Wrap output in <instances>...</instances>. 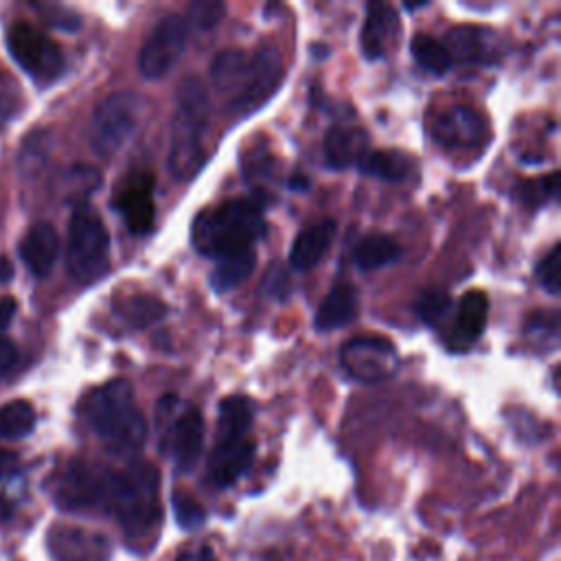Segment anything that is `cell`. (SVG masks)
Segmentation results:
<instances>
[{"label": "cell", "mask_w": 561, "mask_h": 561, "mask_svg": "<svg viewBox=\"0 0 561 561\" xmlns=\"http://www.w3.org/2000/svg\"><path fill=\"white\" fill-rule=\"evenodd\" d=\"M211 80L227 108L233 114H251L261 108L283 80V60L275 47L259 49L253 56L242 51H222L211 62Z\"/></svg>", "instance_id": "obj_1"}, {"label": "cell", "mask_w": 561, "mask_h": 561, "mask_svg": "<svg viewBox=\"0 0 561 561\" xmlns=\"http://www.w3.org/2000/svg\"><path fill=\"white\" fill-rule=\"evenodd\" d=\"M114 480L117 469H110L99 463H73L58 480L56 502L64 511H90L110 515Z\"/></svg>", "instance_id": "obj_7"}, {"label": "cell", "mask_w": 561, "mask_h": 561, "mask_svg": "<svg viewBox=\"0 0 561 561\" xmlns=\"http://www.w3.org/2000/svg\"><path fill=\"white\" fill-rule=\"evenodd\" d=\"M8 45L21 69L40 84H51L64 73L62 49L34 25L16 23Z\"/></svg>", "instance_id": "obj_9"}, {"label": "cell", "mask_w": 561, "mask_h": 561, "mask_svg": "<svg viewBox=\"0 0 561 561\" xmlns=\"http://www.w3.org/2000/svg\"><path fill=\"white\" fill-rule=\"evenodd\" d=\"M190 27L180 16H164L138 51V73L145 80H162L180 62Z\"/></svg>", "instance_id": "obj_11"}, {"label": "cell", "mask_w": 561, "mask_h": 561, "mask_svg": "<svg viewBox=\"0 0 561 561\" xmlns=\"http://www.w3.org/2000/svg\"><path fill=\"white\" fill-rule=\"evenodd\" d=\"M537 279L548 294L557 296L561 292V246L559 244H554L537 264Z\"/></svg>", "instance_id": "obj_34"}, {"label": "cell", "mask_w": 561, "mask_h": 561, "mask_svg": "<svg viewBox=\"0 0 561 561\" xmlns=\"http://www.w3.org/2000/svg\"><path fill=\"white\" fill-rule=\"evenodd\" d=\"M487 318H489L487 294L483 290H469L467 294H463L456 307V320L450 333V349L463 353L469 346H474L487 327Z\"/></svg>", "instance_id": "obj_18"}, {"label": "cell", "mask_w": 561, "mask_h": 561, "mask_svg": "<svg viewBox=\"0 0 561 561\" xmlns=\"http://www.w3.org/2000/svg\"><path fill=\"white\" fill-rule=\"evenodd\" d=\"M340 362L349 376L364 385H376L391 378L400 366L398 349L380 336H357L342 344Z\"/></svg>", "instance_id": "obj_10"}, {"label": "cell", "mask_w": 561, "mask_h": 561, "mask_svg": "<svg viewBox=\"0 0 561 561\" xmlns=\"http://www.w3.org/2000/svg\"><path fill=\"white\" fill-rule=\"evenodd\" d=\"M520 192H522L524 203H528L530 207L548 205L550 200L557 198V192H559V173L552 171V173H548V175L541 178V180L524 182Z\"/></svg>", "instance_id": "obj_33"}, {"label": "cell", "mask_w": 561, "mask_h": 561, "mask_svg": "<svg viewBox=\"0 0 561 561\" xmlns=\"http://www.w3.org/2000/svg\"><path fill=\"white\" fill-rule=\"evenodd\" d=\"M10 110H12V99L5 97V95H0V121L10 119V114H12Z\"/></svg>", "instance_id": "obj_42"}, {"label": "cell", "mask_w": 561, "mask_h": 561, "mask_svg": "<svg viewBox=\"0 0 561 561\" xmlns=\"http://www.w3.org/2000/svg\"><path fill=\"white\" fill-rule=\"evenodd\" d=\"M19 467V456L14 452L8 450H0V478L10 476L14 469Z\"/></svg>", "instance_id": "obj_39"}, {"label": "cell", "mask_w": 561, "mask_h": 561, "mask_svg": "<svg viewBox=\"0 0 561 561\" xmlns=\"http://www.w3.org/2000/svg\"><path fill=\"white\" fill-rule=\"evenodd\" d=\"M21 257L25 266L38 279L51 275L58 257H60V235L51 224H36L21 244Z\"/></svg>", "instance_id": "obj_21"}, {"label": "cell", "mask_w": 561, "mask_h": 561, "mask_svg": "<svg viewBox=\"0 0 561 561\" xmlns=\"http://www.w3.org/2000/svg\"><path fill=\"white\" fill-rule=\"evenodd\" d=\"M224 12V3H216V0H196L190 8V19L198 32H211L220 25Z\"/></svg>", "instance_id": "obj_35"}, {"label": "cell", "mask_w": 561, "mask_h": 561, "mask_svg": "<svg viewBox=\"0 0 561 561\" xmlns=\"http://www.w3.org/2000/svg\"><path fill=\"white\" fill-rule=\"evenodd\" d=\"M167 441L173 467L180 474L192 472L205 448V417L200 408L186 406L180 415H173Z\"/></svg>", "instance_id": "obj_15"}, {"label": "cell", "mask_w": 561, "mask_h": 561, "mask_svg": "<svg viewBox=\"0 0 561 561\" xmlns=\"http://www.w3.org/2000/svg\"><path fill=\"white\" fill-rule=\"evenodd\" d=\"M110 261V235L101 216L82 205L69 224L66 266L77 283H95Z\"/></svg>", "instance_id": "obj_6"}, {"label": "cell", "mask_w": 561, "mask_h": 561, "mask_svg": "<svg viewBox=\"0 0 561 561\" xmlns=\"http://www.w3.org/2000/svg\"><path fill=\"white\" fill-rule=\"evenodd\" d=\"M452 307V298L446 290H439V288H432V290H426L422 292V296L417 298L415 303V312L417 316L426 322V325H439L448 312Z\"/></svg>", "instance_id": "obj_32"}, {"label": "cell", "mask_w": 561, "mask_h": 561, "mask_svg": "<svg viewBox=\"0 0 561 561\" xmlns=\"http://www.w3.org/2000/svg\"><path fill=\"white\" fill-rule=\"evenodd\" d=\"M14 277V264L0 255V283H10Z\"/></svg>", "instance_id": "obj_41"}, {"label": "cell", "mask_w": 561, "mask_h": 561, "mask_svg": "<svg viewBox=\"0 0 561 561\" xmlns=\"http://www.w3.org/2000/svg\"><path fill=\"white\" fill-rule=\"evenodd\" d=\"M446 49L452 60H461L465 64H493L500 56L496 34L472 25L452 29L446 38Z\"/></svg>", "instance_id": "obj_19"}, {"label": "cell", "mask_w": 561, "mask_h": 561, "mask_svg": "<svg viewBox=\"0 0 561 561\" xmlns=\"http://www.w3.org/2000/svg\"><path fill=\"white\" fill-rule=\"evenodd\" d=\"M402 257V246L391 235H366L353 248V264L362 272L380 270L395 264Z\"/></svg>", "instance_id": "obj_24"}, {"label": "cell", "mask_w": 561, "mask_h": 561, "mask_svg": "<svg viewBox=\"0 0 561 561\" xmlns=\"http://www.w3.org/2000/svg\"><path fill=\"white\" fill-rule=\"evenodd\" d=\"M110 515L130 537H143L160 524V474L138 461L117 469V489Z\"/></svg>", "instance_id": "obj_5"}, {"label": "cell", "mask_w": 561, "mask_h": 561, "mask_svg": "<svg viewBox=\"0 0 561 561\" xmlns=\"http://www.w3.org/2000/svg\"><path fill=\"white\" fill-rule=\"evenodd\" d=\"M400 36V16L387 3H370L362 25V51L364 58L376 62L389 56Z\"/></svg>", "instance_id": "obj_17"}, {"label": "cell", "mask_w": 561, "mask_h": 561, "mask_svg": "<svg viewBox=\"0 0 561 561\" xmlns=\"http://www.w3.org/2000/svg\"><path fill=\"white\" fill-rule=\"evenodd\" d=\"M357 290L349 283H340L336 288H331V292L322 298L316 318H314V327L318 331H331V329H340L346 327L349 322L355 320L357 316Z\"/></svg>", "instance_id": "obj_23"}, {"label": "cell", "mask_w": 561, "mask_h": 561, "mask_svg": "<svg viewBox=\"0 0 561 561\" xmlns=\"http://www.w3.org/2000/svg\"><path fill=\"white\" fill-rule=\"evenodd\" d=\"M368 154V134L353 125H333L325 136V158L333 169L357 167Z\"/></svg>", "instance_id": "obj_20"}, {"label": "cell", "mask_w": 561, "mask_h": 561, "mask_svg": "<svg viewBox=\"0 0 561 561\" xmlns=\"http://www.w3.org/2000/svg\"><path fill=\"white\" fill-rule=\"evenodd\" d=\"M255 452H257V446L248 437L235 439V441H216V448L207 465L211 485L218 489L233 487L253 467Z\"/></svg>", "instance_id": "obj_16"}, {"label": "cell", "mask_w": 561, "mask_h": 561, "mask_svg": "<svg viewBox=\"0 0 561 561\" xmlns=\"http://www.w3.org/2000/svg\"><path fill=\"white\" fill-rule=\"evenodd\" d=\"M364 175L387 180V182H404L413 175L415 162L411 156L398 149H380L368 151L357 164Z\"/></svg>", "instance_id": "obj_25"}, {"label": "cell", "mask_w": 561, "mask_h": 561, "mask_svg": "<svg viewBox=\"0 0 561 561\" xmlns=\"http://www.w3.org/2000/svg\"><path fill=\"white\" fill-rule=\"evenodd\" d=\"M143 101L132 90H119L106 97L90 121V145L93 149L110 158L114 156L136 132Z\"/></svg>", "instance_id": "obj_8"}, {"label": "cell", "mask_w": 561, "mask_h": 561, "mask_svg": "<svg viewBox=\"0 0 561 561\" xmlns=\"http://www.w3.org/2000/svg\"><path fill=\"white\" fill-rule=\"evenodd\" d=\"M119 314L130 327L147 329V327H151V325H156L164 318L167 305L160 298L147 296V294L127 296L119 303Z\"/></svg>", "instance_id": "obj_28"}, {"label": "cell", "mask_w": 561, "mask_h": 561, "mask_svg": "<svg viewBox=\"0 0 561 561\" xmlns=\"http://www.w3.org/2000/svg\"><path fill=\"white\" fill-rule=\"evenodd\" d=\"M156 178L151 171H130L114 190V209L123 218L132 235H147L154 229L156 203H154Z\"/></svg>", "instance_id": "obj_12"}, {"label": "cell", "mask_w": 561, "mask_h": 561, "mask_svg": "<svg viewBox=\"0 0 561 561\" xmlns=\"http://www.w3.org/2000/svg\"><path fill=\"white\" fill-rule=\"evenodd\" d=\"M255 419V406L244 395L227 398L220 404L218 417V441H235L246 439Z\"/></svg>", "instance_id": "obj_26"}, {"label": "cell", "mask_w": 561, "mask_h": 561, "mask_svg": "<svg viewBox=\"0 0 561 561\" xmlns=\"http://www.w3.org/2000/svg\"><path fill=\"white\" fill-rule=\"evenodd\" d=\"M255 264H257L255 248L218 259L216 268L211 272V288L220 294L235 290L240 283H244L253 275Z\"/></svg>", "instance_id": "obj_27"}, {"label": "cell", "mask_w": 561, "mask_h": 561, "mask_svg": "<svg viewBox=\"0 0 561 561\" xmlns=\"http://www.w3.org/2000/svg\"><path fill=\"white\" fill-rule=\"evenodd\" d=\"M266 235V207L259 198H235L203 211L192 227L196 251L209 259H222L255 248Z\"/></svg>", "instance_id": "obj_2"}, {"label": "cell", "mask_w": 561, "mask_h": 561, "mask_svg": "<svg viewBox=\"0 0 561 561\" xmlns=\"http://www.w3.org/2000/svg\"><path fill=\"white\" fill-rule=\"evenodd\" d=\"M264 292L275 296V298H288L290 294V279L281 266H270L266 281H264Z\"/></svg>", "instance_id": "obj_36"}, {"label": "cell", "mask_w": 561, "mask_h": 561, "mask_svg": "<svg viewBox=\"0 0 561 561\" xmlns=\"http://www.w3.org/2000/svg\"><path fill=\"white\" fill-rule=\"evenodd\" d=\"M178 561H216V554L209 546H203L200 550H190V552H182L178 557Z\"/></svg>", "instance_id": "obj_40"}, {"label": "cell", "mask_w": 561, "mask_h": 561, "mask_svg": "<svg viewBox=\"0 0 561 561\" xmlns=\"http://www.w3.org/2000/svg\"><path fill=\"white\" fill-rule=\"evenodd\" d=\"M53 561H110L112 544L106 535L77 526H53L47 537Z\"/></svg>", "instance_id": "obj_14"}, {"label": "cell", "mask_w": 561, "mask_h": 561, "mask_svg": "<svg viewBox=\"0 0 561 561\" xmlns=\"http://www.w3.org/2000/svg\"><path fill=\"white\" fill-rule=\"evenodd\" d=\"M171 509H173L178 526L184 530H196L207 522L205 507L196 498L186 496L184 491H173Z\"/></svg>", "instance_id": "obj_31"}, {"label": "cell", "mask_w": 561, "mask_h": 561, "mask_svg": "<svg viewBox=\"0 0 561 561\" xmlns=\"http://www.w3.org/2000/svg\"><path fill=\"white\" fill-rule=\"evenodd\" d=\"M336 237V222L322 220L312 227H307L296 240L290 251V264L298 272H307L320 264V259L327 255L329 246Z\"/></svg>", "instance_id": "obj_22"}, {"label": "cell", "mask_w": 561, "mask_h": 561, "mask_svg": "<svg viewBox=\"0 0 561 561\" xmlns=\"http://www.w3.org/2000/svg\"><path fill=\"white\" fill-rule=\"evenodd\" d=\"M36 428V411L29 402L16 400L0 406V439H23Z\"/></svg>", "instance_id": "obj_30"}, {"label": "cell", "mask_w": 561, "mask_h": 561, "mask_svg": "<svg viewBox=\"0 0 561 561\" xmlns=\"http://www.w3.org/2000/svg\"><path fill=\"white\" fill-rule=\"evenodd\" d=\"M209 95L198 77H186L175 93L171 123L169 173L178 182L194 180L207 162L205 132L209 121Z\"/></svg>", "instance_id": "obj_4"}, {"label": "cell", "mask_w": 561, "mask_h": 561, "mask_svg": "<svg viewBox=\"0 0 561 561\" xmlns=\"http://www.w3.org/2000/svg\"><path fill=\"white\" fill-rule=\"evenodd\" d=\"M16 309H19V305H16L14 298H10V296L0 298V333H3L12 325V320L16 316Z\"/></svg>", "instance_id": "obj_38"}, {"label": "cell", "mask_w": 561, "mask_h": 561, "mask_svg": "<svg viewBox=\"0 0 561 561\" xmlns=\"http://www.w3.org/2000/svg\"><path fill=\"white\" fill-rule=\"evenodd\" d=\"M90 430L114 456H134L147 441V422L125 380H112L86 400Z\"/></svg>", "instance_id": "obj_3"}, {"label": "cell", "mask_w": 561, "mask_h": 561, "mask_svg": "<svg viewBox=\"0 0 561 561\" xmlns=\"http://www.w3.org/2000/svg\"><path fill=\"white\" fill-rule=\"evenodd\" d=\"M430 132L435 141L448 149H474L489 136L485 117L467 106H450L439 110L430 121Z\"/></svg>", "instance_id": "obj_13"}, {"label": "cell", "mask_w": 561, "mask_h": 561, "mask_svg": "<svg viewBox=\"0 0 561 561\" xmlns=\"http://www.w3.org/2000/svg\"><path fill=\"white\" fill-rule=\"evenodd\" d=\"M16 359H19L16 344L5 333H0V378L8 376V373L14 368Z\"/></svg>", "instance_id": "obj_37"}, {"label": "cell", "mask_w": 561, "mask_h": 561, "mask_svg": "<svg viewBox=\"0 0 561 561\" xmlns=\"http://www.w3.org/2000/svg\"><path fill=\"white\" fill-rule=\"evenodd\" d=\"M411 53H413L415 62L432 75H446L454 66V60H452L450 51L446 49V45L428 34H417L413 38Z\"/></svg>", "instance_id": "obj_29"}]
</instances>
